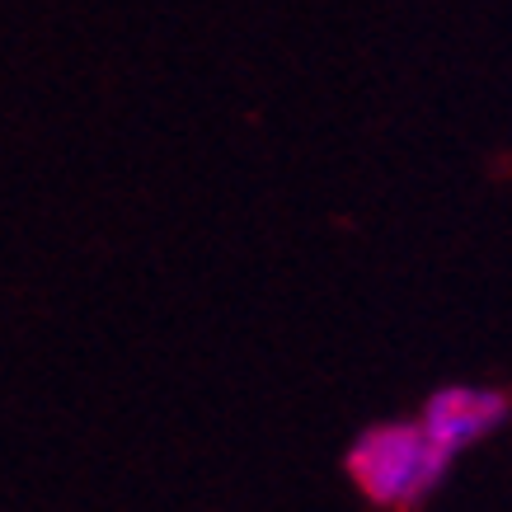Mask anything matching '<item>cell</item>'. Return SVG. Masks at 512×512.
Masks as SVG:
<instances>
[{"label": "cell", "instance_id": "6da1fadb", "mask_svg": "<svg viewBox=\"0 0 512 512\" xmlns=\"http://www.w3.org/2000/svg\"><path fill=\"white\" fill-rule=\"evenodd\" d=\"M348 475L376 508H419L423 494L447 475V461L428 447L419 423H386L348 451Z\"/></svg>", "mask_w": 512, "mask_h": 512}, {"label": "cell", "instance_id": "7a4b0ae2", "mask_svg": "<svg viewBox=\"0 0 512 512\" xmlns=\"http://www.w3.org/2000/svg\"><path fill=\"white\" fill-rule=\"evenodd\" d=\"M503 419H508V395L503 390L451 386V390H437L433 400H428V409H423V419H419V433L428 437V447L451 466L470 442H480Z\"/></svg>", "mask_w": 512, "mask_h": 512}]
</instances>
